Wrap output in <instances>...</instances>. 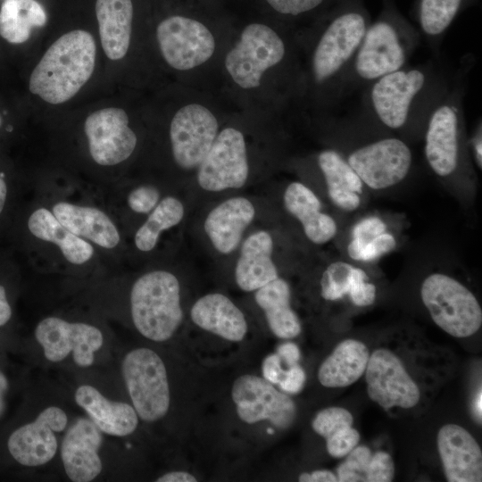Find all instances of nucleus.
Masks as SVG:
<instances>
[{"label": "nucleus", "mask_w": 482, "mask_h": 482, "mask_svg": "<svg viewBox=\"0 0 482 482\" xmlns=\"http://www.w3.org/2000/svg\"><path fill=\"white\" fill-rule=\"evenodd\" d=\"M369 358L370 352L365 344L345 339L320 364L318 379L326 387L350 386L363 375Z\"/></svg>", "instance_id": "obj_28"}, {"label": "nucleus", "mask_w": 482, "mask_h": 482, "mask_svg": "<svg viewBox=\"0 0 482 482\" xmlns=\"http://www.w3.org/2000/svg\"><path fill=\"white\" fill-rule=\"evenodd\" d=\"M277 354L288 367L298 364L300 360L299 347L292 342H286L278 346Z\"/></svg>", "instance_id": "obj_48"}, {"label": "nucleus", "mask_w": 482, "mask_h": 482, "mask_svg": "<svg viewBox=\"0 0 482 482\" xmlns=\"http://www.w3.org/2000/svg\"><path fill=\"white\" fill-rule=\"evenodd\" d=\"M285 54V43L276 30L265 23L252 22L243 29L224 63L239 87L252 89L261 85L263 73L278 64Z\"/></svg>", "instance_id": "obj_5"}, {"label": "nucleus", "mask_w": 482, "mask_h": 482, "mask_svg": "<svg viewBox=\"0 0 482 482\" xmlns=\"http://www.w3.org/2000/svg\"><path fill=\"white\" fill-rule=\"evenodd\" d=\"M197 169V182L204 190L220 192L244 187L249 163L242 131L232 127L220 130Z\"/></svg>", "instance_id": "obj_7"}, {"label": "nucleus", "mask_w": 482, "mask_h": 482, "mask_svg": "<svg viewBox=\"0 0 482 482\" xmlns=\"http://www.w3.org/2000/svg\"><path fill=\"white\" fill-rule=\"evenodd\" d=\"M159 190L150 185L139 186L128 195L129 208L137 213H149L160 202Z\"/></svg>", "instance_id": "obj_40"}, {"label": "nucleus", "mask_w": 482, "mask_h": 482, "mask_svg": "<svg viewBox=\"0 0 482 482\" xmlns=\"http://www.w3.org/2000/svg\"><path fill=\"white\" fill-rule=\"evenodd\" d=\"M190 317L202 329L231 342L242 341L248 329L242 311L220 293L207 294L196 300Z\"/></svg>", "instance_id": "obj_22"}, {"label": "nucleus", "mask_w": 482, "mask_h": 482, "mask_svg": "<svg viewBox=\"0 0 482 482\" xmlns=\"http://www.w3.org/2000/svg\"><path fill=\"white\" fill-rule=\"evenodd\" d=\"M231 397L237 416L248 424L268 420L278 429H287L294 422L296 407L284 392L265 378L245 374L233 383Z\"/></svg>", "instance_id": "obj_8"}, {"label": "nucleus", "mask_w": 482, "mask_h": 482, "mask_svg": "<svg viewBox=\"0 0 482 482\" xmlns=\"http://www.w3.org/2000/svg\"><path fill=\"white\" fill-rule=\"evenodd\" d=\"M287 211L302 224L303 232L310 241L322 245L330 241L337 234L335 220L321 211L318 196L301 182L290 183L283 195Z\"/></svg>", "instance_id": "obj_25"}, {"label": "nucleus", "mask_w": 482, "mask_h": 482, "mask_svg": "<svg viewBox=\"0 0 482 482\" xmlns=\"http://www.w3.org/2000/svg\"><path fill=\"white\" fill-rule=\"evenodd\" d=\"M156 40L164 61L178 71H188L206 62L216 46L206 24L184 14H171L162 20L156 28Z\"/></svg>", "instance_id": "obj_6"}, {"label": "nucleus", "mask_w": 482, "mask_h": 482, "mask_svg": "<svg viewBox=\"0 0 482 482\" xmlns=\"http://www.w3.org/2000/svg\"><path fill=\"white\" fill-rule=\"evenodd\" d=\"M185 214L183 204L176 197L161 200L135 235V245L142 252L153 250L162 231L177 226Z\"/></svg>", "instance_id": "obj_33"}, {"label": "nucleus", "mask_w": 482, "mask_h": 482, "mask_svg": "<svg viewBox=\"0 0 482 482\" xmlns=\"http://www.w3.org/2000/svg\"><path fill=\"white\" fill-rule=\"evenodd\" d=\"M353 421V416L346 409L328 407L315 415L312 427L318 435L326 439L340 428L352 427Z\"/></svg>", "instance_id": "obj_38"}, {"label": "nucleus", "mask_w": 482, "mask_h": 482, "mask_svg": "<svg viewBox=\"0 0 482 482\" xmlns=\"http://www.w3.org/2000/svg\"><path fill=\"white\" fill-rule=\"evenodd\" d=\"M328 195L338 208L352 212L361 204L363 183L346 160L335 150L328 149L318 155Z\"/></svg>", "instance_id": "obj_30"}, {"label": "nucleus", "mask_w": 482, "mask_h": 482, "mask_svg": "<svg viewBox=\"0 0 482 482\" xmlns=\"http://www.w3.org/2000/svg\"><path fill=\"white\" fill-rule=\"evenodd\" d=\"M47 21L43 6L36 0H4L0 5V40L11 46L27 43L34 28Z\"/></svg>", "instance_id": "obj_32"}, {"label": "nucleus", "mask_w": 482, "mask_h": 482, "mask_svg": "<svg viewBox=\"0 0 482 482\" xmlns=\"http://www.w3.org/2000/svg\"><path fill=\"white\" fill-rule=\"evenodd\" d=\"M9 112L8 111L0 106V140L2 137H4L8 132L12 129V123L9 124Z\"/></svg>", "instance_id": "obj_52"}, {"label": "nucleus", "mask_w": 482, "mask_h": 482, "mask_svg": "<svg viewBox=\"0 0 482 482\" xmlns=\"http://www.w3.org/2000/svg\"><path fill=\"white\" fill-rule=\"evenodd\" d=\"M426 159L440 177L451 175L459 156L458 117L452 105L439 106L431 115L426 133Z\"/></svg>", "instance_id": "obj_21"}, {"label": "nucleus", "mask_w": 482, "mask_h": 482, "mask_svg": "<svg viewBox=\"0 0 482 482\" xmlns=\"http://www.w3.org/2000/svg\"><path fill=\"white\" fill-rule=\"evenodd\" d=\"M481 390H479V394L477 396V399H476V402H475V410H476V412L478 414V416H479V419H481Z\"/></svg>", "instance_id": "obj_55"}, {"label": "nucleus", "mask_w": 482, "mask_h": 482, "mask_svg": "<svg viewBox=\"0 0 482 482\" xmlns=\"http://www.w3.org/2000/svg\"><path fill=\"white\" fill-rule=\"evenodd\" d=\"M367 28L359 12H345L329 23L312 54V71L316 82L329 79L343 68L357 52Z\"/></svg>", "instance_id": "obj_14"}, {"label": "nucleus", "mask_w": 482, "mask_h": 482, "mask_svg": "<svg viewBox=\"0 0 482 482\" xmlns=\"http://www.w3.org/2000/svg\"><path fill=\"white\" fill-rule=\"evenodd\" d=\"M305 381L306 375L303 369L299 364H295L285 370L284 376L278 385L286 394H297L303 389Z\"/></svg>", "instance_id": "obj_45"}, {"label": "nucleus", "mask_w": 482, "mask_h": 482, "mask_svg": "<svg viewBox=\"0 0 482 482\" xmlns=\"http://www.w3.org/2000/svg\"><path fill=\"white\" fill-rule=\"evenodd\" d=\"M96 15L105 55L121 60L128 53L132 34V0H96Z\"/></svg>", "instance_id": "obj_26"}, {"label": "nucleus", "mask_w": 482, "mask_h": 482, "mask_svg": "<svg viewBox=\"0 0 482 482\" xmlns=\"http://www.w3.org/2000/svg\"><path fill=\"white\" fill-rule=\"evenodd\" d=\"M262 370L263 378L273 385L278 384L285 373L281 359L277 353H271L263 360Z\"/></svg>", "instance_id": "obj_46"}, {"label": "nucleus", "mask_w": 482, "mask_h": 482, "mask_svg": "<svg viewBox=\"0 0 482 482\" xmlns=\"http://www.w3.org/2000/svg\"><path fill=\"white\" fill-rule=\"evenodd\" d=\"M385 222L375 216L364 218L358 221L352 230V239L347 246V253L351 259L359 261L364 245L377 236L386 232Z\"/></svg>", "instance_id": "obj_37"}, {"label": "nucleus", "mask_w": 482, "mask_h": 482, "mask_svg": "<svg viewBox=\"0 0 482 482\" xmlns=\"http://www.w3.org/2000/svg\"><path fill=\"white\" fill-rule=\"evenodd\" d=\"M8 389V381L4 373L0 370V417L4 410V395Z\"/></svg>", "instance_id": "obj_53"}, {"label": "nucleus", "mask_w": 482, "mask_h": 482, "mask_svg": "<svg viewBox=\"0 0 482 482\" xmlns=\"http://www.w3.org/2000/svg\"><path fill=\"white\" fill-rule=\"evenodd\" d=\"M133 323L145 338L154 342L170 339L183 320L180 286L167 270H152L139 277L130 292Z\"/></svg>", "instance_id": "obj_2"}, {"label": "nucleus", "mask_w": 482, "mask_h": 482, "mask_svg": "<svg viewBox=\"0 0 482 482\" xmlns=\"http://www.w3.org/2000/svg\"><path fill=\"white\" fill-rule=\"evenodd\" d=\"M420 297L433 321L450 336L468 337L482 325V310L476 296L446 274L428 275L421 284Z\"/></svg>", "instance_id": "obj_3"}, {"label": "nucleus", "mask_w": 482, "mask_h": 482, "mask_svg": "<svg viewBox=\"0 0 482 482\" xmlns=\"http://www.w3.org/2000/svg\"><path fill=\"white\" fill-rule=\"evenodd\" d=\"M396 246L395 237L387 232H384L370 242L366 244L362 250L359 261L370 262L394 250Z\"/></svg>", "instance_id": "obj_44"}, {"label": "nucleus", "mask_w": 482, "mask_h": 482, "mask_svg": "<svg viewBox=\"0 0 482 482\" xmlns=\"http://www.w3.org/2000/svg\"><path fill=\"white\" fill-rule=\"evenodd\" d=\"M52 212L73 234L101 247L111 249L120 243V234L114 223L96 207L62 201L54 204Z\"/></svg>", "instance_id": "obj_27"}, {"label": "nucleus", "mask_w": 482, "mask_h": 482, "mask_svg": "<svg viewBox=\"0 0 482 482\" xmlns=\"http://www.w3.org/2000/svg\"><path fill=\"white\" fill-rule=\"evenodd\" d=\"M35 337L45 357L52 362L64 360L72 353L79 367H88L95 360V352L101 348V330L90 324L69 322L57 317H47L36 327Z\"/></svg>", "instance_id": "obj_13"}, {"label": "nucleus", "mask_w": 482, "mask_h": 482, "mask_svg": "<svg viewBox=\"0 0 482 482\" xmlns=\"http://www.w3.org/2000/svg\"><path fill=\"white\" fill-rule=\"evenodd\" d=\"M75 401L105 434L125 436L132 434L137 427L138 415L133 406L109 400L92 386H79Z\"/></svg>", "instance_id": "obj_24"}, {"label": "nucleus", "mask_w": 482, "mask_h": 482, "mask_svg": "<svg viewBox=\"0 0 482 482\" xmlns=\"http://www.w3.org/2000/svg\"><path fill=\"white\" fill-rule=\"evenodd\" d=\"M462 0H421L420 24L429 36L443 33L455 18Z\"/></svg>", "instance_id": "obj_34"}, {"label": "nucleus", "mask_w": 482, "mask_h": 482, "mask_svg": "<svg viewBox=\"0 0 482 482\" xmlns=\"http://www.w3.org/2000/svg\"><path fill=\"white\" fill-rule=\"evenodd\" d=\"M12 196V180L5 167L0 164V221L5 216Z\"/></svg>", "instance_id": "obj_47"}, {"label": "nucleus", "mask_w": 482, "mask_h": 482, "mask_svg": "<svg viewBox=\"0 0 482 482\" xmlns=\"http://www.w3.org/2000/svg\"><path fill=\"white\" fill-rule=\"evenodd\" d=\"M12 315V311L9 303L6 287L0 282V327L9 322Z\"/></svg>", "instance_id": "obj_50"}, {"label": "nucleus", "mask_w": 482, "mask_h": 482, "mask_svg": "<svg viewBox=\"0 0 482 482\" xmlns=\"http://www.w3.org/2000/svg\"><path fill=\"white\" fill-rule=\"evenodd\" d=\"M356 53L354 69L366 80L401 70L406 60L396 29L385 21L367 28Z\"/></svg>", "instance_id": "obj_16"}, {"label": "nucleus", "mask_w": 482, "mask_h": 482, "mask_svg": "<svg viewBox=\"0 0 482 482\" xmlns=\"http://www.w3.org/2000/svg\"><path fill=\"white\" fill-rule=\"evenodd\" d=\"M481 137L478 138L475 142V154L479 168L482 165V153H481Z\"/></svg>", "instance_id": "obj_54"}, {"label": "nucleus", "mask_w": 482, "mask_h": 482, "mask_svg": "<svg viewBox=\"0 0 482 482\" xmlns=\"http://www.w3.org/2000/svg\"><path fill=\"white\" fill-rule=\"evenodd\" d=\"M121 371L133 407L144 421L163 418L170 395L166 367L152 349L131 350L123 358Z\"/></svg>", "instance_id": "obj_4"}, {"label": "nucleus", "mask_w": 482, "mask_h": 482, "mask_svg": "<svg viewBox=\"0 0 482 482\" xmlns=\"http://www.w3.org/2000/svg\"><path fill=\"white\" fill-rule=\"evenodd\" d=\"M275 12L285 16H300L316 10L324 0H264Z\"/></svg>", "instance_id": "obj_43"}, {"label": "nucleus", "mask_w": 482, "mask_h": 482, "mask_svg": "<svg viewBox=\"0 0 482 482\" xmlns=\"http://www.w3.org/2000/svg\"><path fill=\"white\" fill-rule=\"evenodd\" d=\"M424 83V73L414 69L399 70L378 79L371 89V101L382 123L390 129L403 126L411 102Z\"/></svg>", "instance_id": "obj_17"}, {"label": "nucleus", "mask_w": 482, "mask_h": 482, "mask_svg": "<svg viewBox=\"0 0 482 482\" xmlns=\"http://www.w3.org/2000/svg\"><path fill=\"white\" fill-rule=\"evenodd\" d=\"M394 474V461L389 453L379 451L372 454L366 470L367 482H390Z\"/></svg>", "instance_id": "obj_41"}, {"label": "nucleus", "mask_w": 482, "mask_h": 482, "mask_svg": "<svg viewBox=\"0 0 482 482\" xmlns=\"http://www.w3.org/2000/svg\"><path fill=\"white\" fill-rule=\"evenodd\" d=\"M437 448L449 482H480L482 453L471 434L456 424H446L437 433Z\"/></svg>", "instance_id": "obj_19"}, {"label": "nucleus", "mask_w": 482, "mask_h": 482, "mask_svg": "<svg viewBox=\"0 0 482 482\" xmlns=\"http://www.w3.org/2000/svg\"><path fill=\"white\" fill-rule=\"evenodd\" d=\"M26 228L36 238L56 245L72 264H83L94 254L88 242L70 231L46 208L33 211L27 219Z\"/></svg>", "instance_id": "obj_29"}, {"label": "nucleus", "mask_w": 482, "mask_h": 482, "mask_svg": "<svg viewBox=\"0 0 482 482\" xmlns=\"http://www.w3.org/2000/svg\"><path fill=\"white\" fill-rule=\"evenodd\" d=\"M369 397L384 410L410 409L420 400V390L401 359L392 351L378 348L370 355L365 370Z\"/></svg>", "instance_id": "obj_11"}, {"label": "nucleus", "mask_w": 482, "mask_h": 482, "mask_svg": "<svg viewBox=\"0 0 482 482\" xmlns=\"http://www.w3.org/2000/svg\"><path fill=\"white\" fill-rule=\"evenodd\" d=\"M157 482H196V478L187 471H170L156 479Z\"/></svg>", "instance_id": "obj_51"}, {"label": "nucleus", "mask_w": 482, "mask_h": 482, "mask_svg": "<svg viewBox=\"0 0 482 482\" xmlns=\"http://www.w3.org/2000/svg\"><path fill=\"white\" fill-rule=\"evenodd\" d=\"M84 132L93 161L101 166H114L130 157L137 137L129 127L126 111L106 107L91 112L84 122Z\"/></svg>", "instance_id": "obj_12"}, {"label": "nucleus", "mask_w": 482, "mask_h": 482, "mask_svg": "<svg viewBox=\"0 0 482 482\" xmlns=\"http://www.w3.org/2000/svg\"><path fill=\"white\" fill-rule=\"evenodd\" d=\"M87 419H79L67 431L61 446V456L68 478L74 482H89L102 471L98 454L102 434Z\"/></svg>", "instance_id": "obj_18"}, {"label": "nucleus", "mask_w": 482, "mask_h": 482, "mask_svg": "<svg viewBox=\"0 0 482 482\" xmlns=\"http://www.w3.org/2000/svg\"><path fill=\"white\" fill-rule=\"evenodd\" d=\"M67 415L57 406L44 409L32 422L27 423L9 436L7 447L20 464L36 467L47 463L56 453L58 444L54 432L67 425Z\"/></svg>", "instance_id": "obj_15"}, {"label": "nucleus", "mask_w": 482, "mask_h": 482, "mask_svg": "<svg viewBox=\"0 0 482 482\" xmlns=\"http://www.w3.org/2000/svg\"><path fill=\"white\" fill-rule=\"evenodd\" d=\"M371 451L365 445L355 446L337 469L340 482H366V470L371 458Z\"/></svg>", "instance_id": "obj_36"}, {"label": "nucleus", "mask_w": 482, "mask_h": 482, "mask_svg": "<svg viewBox=\"0 0 482 482\" xmlns=\"http://www.w3.org/2000/svg\"><path fill=\"white\" fill-rule=\"evenodd\" d=\"M290 287L280 278L257 289L254 299L264 312L271 332L278 337L289 339L297 337L302 330L300 320L290 305Z\"/></svg>", "instance_id": "obj_31"}, {"label": "nucleus", "mask_w": 482, "mask_h": 482, "mask_svg": "<svg viewBox=\"0 0 482 482\" xmlns=\"http://www.w3.org/2000/svg\"><path fill=\"white\" fill-rule=\"evenodd\" d=\"M219 133L215 115L205 106L188 104L179 108L170 121L172 156L181 169L199 166Z\"/></svg>", "instance_id": "obj_9"}, {"label": "nucleus", "mask_w": 482, "mask_h": 482, "mask_svg": "<svg viewBox=\"0 0 482 482\" xmlns=\"http://www.w3.org/2000/svg\"><path fill=\"white\" fill-rule=\"evenodd\" d=\"M254 216L255 208L250 200L231 197L208 213L204 229L213 247L222 254H229L237 249Z\"/></svg>", "instance_id": "obj_20"}, {"label": "nucleus", "mask_w": 482, "mask_h": 482, "mask_svg": "<svg viewBox=\"0 0 482 482\" xmlns=\"http://www.w3.org/2000/svg\"><path fill=\"white\" fill-rule=\"evenodd\" d=\"M360 434L352 428H343L326 438L327 451L332 457L342 458L347 455L359 443Z\"/></svg>", "instance_id": "obj_39"}, {"label": "nucleus", "mask_w": 482, "mask_h": 482, "mask_svg": "<svg viewBox=\"0 0 482 482\" xmlns=\"http://www.w3.org/2000/svg\"><path fill=\"white\" fill-rule=\"evenodd\" d=\"M368 275L361 269L356 268L354 278L348 295L352 302L360 307L371 305L376 299V287L368 282Z\"/></svg>", "instance_id": "obj_42"}, {"label": "nucleus", "mask_w": 482, "mask_h": 482, "mask_svg": "<svg viewBox=\"0 0 482 482\" xmlns=\"http://www.w3.org/2000/svg\"><path fill=\"white\" fill-rule=\"evenodd\" d=\"M300 482H337V477L328 470H317L311 473L303 472L298 477Z\"/></svg>", "instance_id": "obj_49"}, {"label": "nucleus", "mask_w": 482, "mask_h": 482, "mask_svg": "<svg viewBox=\"0 0 482 482\" xmlns=\"http://www.w3.org/2000/svg\"><path fill=\"white\" fill-rule=\"evenodd\" d=\"M272 252L273 240L265 230L254 232L244 241L235 269V279L241 290L256 291L278 278Z\"/></svg>", "instance_id": "obj_23"}, {"label": "nucleus", "mask_w": 482, "mask_h": 482, "mask_svg": "<svg viewBox=\"0 0 482 482\" xmlns=\"http://www.w3.org/2000/svg\"><path fill=\"white\" fill-rule=\"evenodd\" d=\"M356 268L341 261L330 263L321 276V296L328 301H337L348 295Z\"/></svg>", "instance_id": "obj_35"}, {"label": "nucleus", "mask_w": 482, "mask_h": 482, "mask_svg": "<svg viewBox=\"0 0 482 482\" xmlns=\"http://www.w3.org/2000/svg\"><path fill=\"white\" fill-rule=\"evenodd\" d=\"M96 59L94 37L73 29L59 37L34 66L28 89L50 104L73 98L91 78Z\"/></svg>", "instance_id": "obj_1"}, {"label": "nucleus", "mask_w": 482, "mask_h": 482, "mask_svg": "<svg viewBox=\"0 0 482 482\" xmlns=\"http://www.w3.org/2000/svg\"><path fill=\"white\" fill-rule=\"evenodd\" d=\"M346 161L363 184L381 190L398 184L407 176L412 154L403 141L388 137L355 149Z\"/></svg>", "instance_id": "obj_10"}]
</instances>
